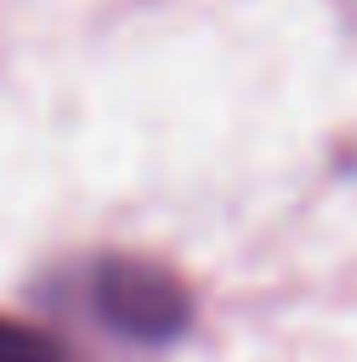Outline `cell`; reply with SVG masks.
Here are the masks:
<instances>
[{
	"label": "cell",
	"instance_id": "cell-2",
	"mask_svg": "<svg viewBox=\"0 0 357 362\" xmlns=\"http://www.w3.org/2000/svg\"><path fill=\"white\" fill-rule=\"evenodd\" d=\"M0 362H69V357L53 336L16 326V320H0Z\"/></svg>",
	"mask_w": 357,
	"mask_h": 362
},
{
	"label": "cell",
	"instance_id": "cell-1",
	"mask_svg": "<svg viewBox=\"0 0 357 362\" xmlns=\"http://www.w3.org/2000/svg\"><path fill=\"white\" fill-rule=\"evenodd\" d=\"M95 305L116 331L137 341H168L189 320V294L179 289L174 273L137 263V257H110L95 279Z\"/></svg>",
	"mask_w": 357,
	"mask_h": 362
}]
</instances>
